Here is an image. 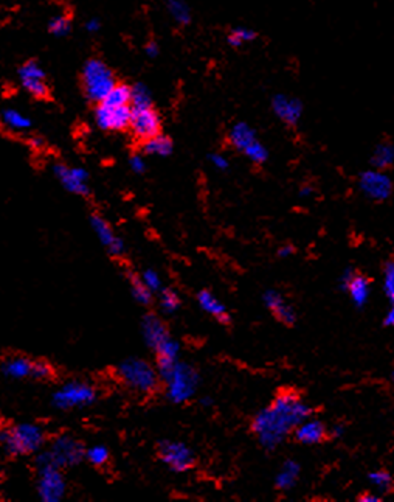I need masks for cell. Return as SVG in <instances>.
I'll list each match as a JSON object with an SVG mask.
<instances>
[{
  "instance_id": "1",
  "label": "cell",
  "mask_w": 394,
  "mask_h": 502,
  "mask_svg": "<svg viewBox=\"0 0 394 502\" xmlns=\"http://www.w3.org/2000/svg\"><path fill=\"white\" fill-rule=\"evenodd\" d=\"M311 412L309 404L295 392H282L256 414L252 429L265 449H275L299 423L309 419Z\"/></svg>"
},
{
  "instance_id": "2",
  "label": "cell",
  "mask_w": 394,
  "mask_h": 502,
  "mask_svg": "<svg viewBox=\"0 0 394 502\" xmlns=\"http://www.w3.org/2000/svg\"><path fill=\"white\" fill-rule=\"evenodd\" d=\"M142 335L144 342L157 356V370H164L179 361L181 344L169 336L165 323L157 316L149 314L142 320Z\"/></svg>"
},
{
  "instance_id": "3",
  "label": "cell",
  "mask_w": 394,
  "mask_h": 502,
  "mask_svg": "<svg viewBox=\"0 0 394 502\" xmlns=\"http://www.w3.org/2000/svg\"><path fill=\"white\" fill-rule=\"evenodd\" d=\"M160 380L165 382V392L171 403L182 404L191 399L199 387V373L193 365L177 361L169 367L159 372Z\"/></svg>"
},
{
  "instance_id": "4",
  "label": "cell",
  "mask_w": 394,
  "mask_h": 502,
  "mask_svg": "<svg viewBox=\"0 0 394 502\" xmlns=\"http://www.w3.org/2000/svg\"><path fill=\"white\" fill-rule=\"evenodd\" d=\"M44 441V431L33 423H21L0 431V445L10 456L36 453V451H41Z\"/></svg>"
},
{
  "instance_id": "5",
  "label": "cell",
  "mask_w": 394,
  "mask_h": 502,
  "mask_svg": "<svg viewBox=\"0 0 394 502\" xmlns=\"http://www.w3.org/2000/svg\"><path fill=\"white\" fill-rule=\"evenodd\" d=\"M81 83L85 97L98 105L115 88L117 80L114 72L102 59L90 58L82 66Z\"/></svg>"
},
{
  "instance_id": "6",
  "label": "cell",
  "mask_w": 394,
  "mask_h": 502,
  "mask_svg": "<svg viewBox=\"0 0 394 502\" xmlns=\"http://www.w3.org/2000/svg\"><path fill=\"white\" fill-rule=\"evenodd\" d=\"M117 377L134 392L148 395L159 386V372L148 361L140 358H129L117 367Z\"/></svg>"
},
{
  "instance_id": "7",
  "label": "cell",
  "mask_w": 394,
  "mask_h": 502,
  "mask_svg": "<svg viewBox=\"0 0 394 502\" xmlns=\"http://www.w3.org/2000/svg\"><path fill=\"white\" fill-rule=\"evenodd\" d=\"M230 145L236 151L241 152L252 164L262 165L269 159V150L265 145L258 139L255 127H252L245 122H238L228 132Z\"/></svg>"
},
{
  "instance_id": "8",
  "label": "cell",
  "mask_w": 394,
  "mask_h": 502,
  "mask_svg": "<svg viewBox=\"0 0 394 502\" xmlns=\"http://www.w3.org/2000/svg\"><path fill=\"white\" fill-rule=\"evenodd\" d=\"M97 399V390L89 382L84 381H68L59 387L51 397V404L56 409L68 411L87 407Z\"/></svg>"
},
{
  "instance_id": "9",
  "label": "cell",
  "mask_w": 394,
  "mask_h": 502,
  "mask_svg": "<svg viewBox=\"0 0 394 502\" xmlns=\"http://www.w3.org/2000/svg\"><path fill=\"white\" fill-rule=\"evenodd\" d=\"M51 461L59 468H70L78 465L85 457V451L81 441L70 436L56 437L48 448Z\"/></svg>"
},
{
  "instance_id": "10",
  "label": "cell",
  "mask_w": 394,
  "mask_h": 502,
  "mask_svg": "<svg viewBox=\"0 0 394 502\" xmlns=\"http://www.w3.org/2000/svg\"><path fill=\"white\" fill-rule=\"evenodd\" d=\"M160 461L164 462L171 471L185 473L194 465V454L191 448L176 440H164L159 445Z\"/></svg>"
},
{
  "instance_id": "11",
  "label": "cell",
  "mask_w": 394,
  "mask_h": 502,
  "mask_svg": "<svg viewBox=\"0 0 394 502\" xmlns=\"http://www.w3.org/2000/svg\"><path fill=\"white\" fill-rule=\"evenodd\" d=\"M65 479L59 466L38 468V495L44 502H59L65 495Z\"/></svg>"
},
{
  "instance_id": "12",
  "label": "cell",
  "mask_w": 394,
  "mask_h": 502,
  "mask_svg": "<svg viewBox=\"0 0 394 502\" xmlns=\"http://www.w3.org/2000/svg\"><path fill=\"white\" fill-rule=\"evenodd\" d=\"M358 189L368 199L382 202L391 197L393 181L383 169H366L358 177Z\"/></svg>"
},
{
  "instance_id": "13",
  "label": "cell",
  "mask_w": 394,
  "mask_h": 502,
  "mask_svg": "<svg viewBox=\"0 0 394 502\" xmlns=\"http://www.w3.org/2000/svg\"><path fill=\"white\" fill-rule=\"evenodd\" d=\"M95 123L102 131H124L131 125V106L98 103L95 108Z\"/></svg>"
},
{
  "instance_id": "14",
  "label": "cell",
  "mask_w": 394,
  "mask_h": 502,
  "mask_svg": "<svg viewBox=\"0 0 394 502\" xmlns=\"http://www.w3.org/2000/svg\"><path fill=\"white\" fill-rule=\"evenodd\" d=\"M17 76H19L21 86L27 90L31 97L34 98H47L50 93V88L47 84V75L44 67H42L38 61L30 59V61H25L19 70H17Z\"/></svg>"
},
{
  "instance_id": "15",
  "label": "cell",
  "mask_w": 394,
  "mask_h": 502,
  "mask_svg": "<svg viewBox=\"0 0 394 502\" xmlns=\"http://www.w3.org/2000/svg\"><path fill=\"white\" fill-rule=\"evenodd\" d=\"M129 130L140 140H148L161 132V120L154 106L131 108Z\"/></svg>"
},
{
  "instance_id": "16",
  "label": "cell",
  "mask_w": 394,
  "mask_h": 502,
  "mask_svg": "<svg viewBox=\"0 0 394 502\" xmlns=\"http://www.w3.org/2000/svg\"><path fill=\"white\" fill-rule=\"evenodd\" d=\"M53 174L67 192L78 194V197H87L89 194V174L84 168L55 164Z\"/></svg>"
},
{
  "instance_id": "17",
  "label": "cell",
  "mask_w": 394,
  "mask_h": 502,
  "mask_svg": "<svg viewBox=\"0 0 394 502\" xmlns=\"http://www.w3.org/2000/svg\"><path fill=\"white\" fill-rule=\"evenodd\" d=\"M272 113L275 114L278 120L287 126H297L302 120L304 106L302 100L286 95V93H277L270 101Z\"/></svg>"
},
{
  "instance_id": "18",
  "label": "cell",
  "mask_w": 394,
  "mask_h": 502,
  "mask_svg": "<svg viewBox=\"0 0 394 502\" xmlns=\"http://www.w3.org/2000/svg\"><path fill=\"white\" fill-rule=\"evenodd\" d=\"M340 286L344 291H348L351 300H353L357 308H363L368 300H370V280L362 274H357L353 269H346L344 274H341Z\"/></svg>"
},
{
  "instance_id": "19",
  "label": "cell",
  "mask_w": 394,
  "mask_h": 502,
  "mask_svg": "<svg viewBox=\"0 0 394 502\" xmlns=\"http://www.w3.org/2000/svg\"><path fill=\"white\" fill-rule=\"evenodd\" d=\"M90 226L93 229V232L98 236L100 243L105 246L106 251L114 255V257H119V255L124 253V243L122 238H119L114 229L109 226L107 221L100 216V215H92L90 216Z\"/></svg>"
},
{
  "instance_id": "20",
  "label": "cell",
  "mask_w": 394,
  "mask_h": 502,
  "mask_svg": "<svg viewBox=\"0 0 394 502\" xmlns=\"http://www.w3.org/2000/svg\"><path fill=\"white\" fill-rule=\"evenodd\" d=\"M264 305L267 306V310L275 316L279 322L286 323V325H292L297 320V313L294 310L292 305H289L286 302L284 297H282L275 289H269L262 296Z\"/></svg>"
},
{
  "instance_id": "21",
  "label": "cell",
  "mask_w": 394,
  "mask_h": 502,
  "mask_svg": "<svg viewBox=\"0 0 394 502\" xmlns=\"http://www.w3.org/2000/svg\"><path fill=\"white\" fill-rule=\"evenodd\" d=\"M294 437L302 445H319L328 437V428L316 419H306L294 431Z\"/></svg>"
},
{
  "instance_id": "22",
  "label": "cell",
  "mask_w": 394,
  "mask_h": 502,
  "mask_svg": "<svg viewBox=\"0 0 394 502\" xmlns=\"http://www.w3.org/2000/svg\"><path fill=\"white\" fill-rule=\"evenodd\" d=\"M197 302H199L201 308L205 313H208L210 316H213L214 319H218L220 323H224V325L230 323L231 318H230V314L227 311V306L224 303H220L218 297L214 296L213 293L207 291V289H203V291H201L199 294H197Z\"/></svg>"
},
{
  "instance_id": "23",
  "label": "cell",
  "mask_w": 394,
  "mask_h": 502,
  "mask_svg": "<svg viewBox=\"0 0 394 502\" xmlns=\"http://www.w3.org/2000/svg\"><path fill=\"white\" fill-rule=\"evenodd\" d=\"M33 370V362L27 358H22V356H16V358L6 360L2 365L4 375L13 380H23L31 377Z\"/></svg>"
},
{
  "instance_id": "24",
  "label": "cell",
  "mask_w": 394,
  "mask_h": 502,
  "mask_svg": "<svg viewBox=\"0 0 394 502\" xmlns=\"http://www.w3.org/2000/svg\"><path fill=\"white\" fill-rule=\"evenodd\" d=\"M165 6L174 23L181 25V27H186V25L191 23L193 13L188 0H165Z\"/></svg>"
},
{
  "instance_id": "25",
  "label": "cell",
  "mask_w": 394,
  "mask_h": 502,
  "mask_svg": "<svg viewBox=\"0 0 394 502\" xmlns=\"http://www.w3.org/2000/svg\"><path fill=\"white\" fill-rule=\"evenodd\" d=\"M174 150L173 140H171L168 135L165 134H157L154 137L143 142V151L144 155L149 156H157V157H166Z\"/></svg>"
},
{
  "instance_id": "26",
  "label": "cell",
  "mask_w": 394,
  "mask_h": 502,
  "mask_svg": "<svg viewBox=\"0 0 394 502\" xmlns=\"http://www.w3.org/2000/svg\"><path fill=\"white\" fill-rule=\"evenodd\" d=\"M299 471H302V468H299L298 462L295 461H286L282 464V466L279 468V471L275 478V483L279 490H290L295 487V483L298 482L299 478Z\"/></svg>"
},
{
  "instance_id": "27",
  "label": "cell",
  "mask_w": 394,
  "mask_h": 502,
  "mask_svg": "<svg viewBox=\"0 0 394 502\" xmlns=\"http://www.w3.org/2000/svg\"><path fill=\"white\" fill-rule=\"evenodd\" d=\"M373 168L378 169H388L394 164V145L391 142H380L376 145L371 156Z\"/></svg>"
},
{
  "instance_id": "28",
  "label": "cell",
  "mask_w": 394,
  "mask_h": 502,
  "mask_svg": "<svg viewBox=\"0 0 394 502\" xmlns=\"http://www.w3.org/2000/svg\"><path fill=\"white\" fill-rule=\"evenodd\" d=\"M256 38H258V33L253 28L245 27V25H236V27L231 28L227 35V42L230 47L233 48H241L245 44H250Z\"/></svg>"
},
{
  "instance_id": "29",
  "label": "cell",
  "mask_w": 394,
  "mask_h": 502,
  "mask_svg": "<svg viewBox=\"0 0 394 502\" xmlns=\"http://www.w3.org/2000/svg\"><path fill=\"white\" fill-rule=\"evenodd\" d=\"M2 123L11 131H28L31 127L30 117L17 109H5L2 113Z\"/></svg>"
},
{
  "instance_id": "30",
  "label": "cell",
  "mask_w": 394,
  "mask_h": 502,
  "mask_svg": "<svg viewBox=\"0 0 394 502\" xmlns=\"http://www.w3.org/2000/svg\"><path fill=\"white\" fill-rule=\"evenodd\" d=\"M132 89L127 84L117 83L115 88L109 92V95L101 101V103L114 105V106H131Z\"/></svg>"
},
{
  "instance_id": "31",
  "label": "cell",
  "mask_w": 394,
  "mask_h": 502,
  "mask_svg": "<svg viewBox=\"0 0 394 502\" xmlns=\"http://www.w3.org/2000/svg\"><path fill=\"white\" fill-rule=\"evenodd\" d=\"M50 35L55 38H64L72 31V21L67 14H56L48 22Z\"/></svg>"
},
{
  "instance_id": "32",
  "label": "cell",
  "mask_w": 394,
  "mask_h": 502,
  "mask_svg": "<svg viewBox=\"0 0 394 502\" xmlns=\"http://www.w3.org/2000/svg\"><path fill=\"white\" fill-rule=\"evenodd\" d=\"M132 97H131V108H149L154 106L152 95L148 86L143 83H137L135 86H131Z\"/></svg>"
},
{
  "instance_id": "33",
  "label": "cell",
  "mask_w": 394,
  "mask_h": 502,
  "mask_svg": "<svg viewBox=\"0 0 394 502\" xmlns=\"http://www.w3.org/2000/svg\"><path fill=\"white\" fill-rule=\"evenodd\" d=\"M131 293L135 302H139L140 305H149L152 302V291L143 283V280L140 277H131Z\"/></svg>"
},
{
  "instance_id": "34",
  "label": "cell",
  "mask_w": 394,
  "mask_h": 502,
  "mask_svg": "<svg viewBox=\"0 0 394 502\" xmlns=\"http://www.w3.org/2000/svg\"><path fill=\"white\" fill-rule=\"evenodd\" d=\"M160 306L165 313L173 314L181 308V297L174 289H164L160 296Z\"/></svg>"
},
{
  "instance_id": "35",
  "label": "cell",
  "mask_w": 394,
  "mask_h": 502,
  "mask_svg": "<svg viewBox=\"0 0 394 502\" xmlns=\"http://www.w3.org/2000/svg\"><path fill=\"white\" fill-rule=\"evenodd\" d=\"M109 449L105 445H93L85 453V459L93 466H102L109 462Z\"/></svg>"
},
{
  "instance_id": "36",
  "label": "cell",
  "mask_w": 394,
  "mask_h": 502,
  "mask_svg": "<svg viewBox=\"0 0 394 502\" xmlns=\"http://www.w3.org/2000/svg\"><path fill=\"white\" fill-rule=\"evenodd\" d=\"M368 479H370V482L374 485L376 490L383 493L390 491L393 487V478L388 471H383V470L373 471L370 473V476H368Z\"/></svg>"
},
{
  "instance_id": "37",
  "label": "cell",
  "mask_w": 394,
  "mask_h": 502,
  "mask_svg": "<svg viewBox=\"0 0 394 502\" xmlns=\"http://www.w3.org/2000/svg\"><path fill=\"white\" fill-rule=\"evenodd\" d=\"M383 291L390 302L394 303V261L385 263L383 266Z\"/></svg>"
},
{
  "instance_id": "38",
  "label": "cell",
  "mask_w": 394,
  "mask_h": 502,
  "mask_svg": "<svg viewBox=\"0 0 394 502\" xmlns=\"http://www.w3.org/2000/svg\"><path fill=\"white\" fill-rule=\"evenodd\" d=\"M140 278L143 280V283L147 285L152 293H157L161 289V278L154 269H147L140 276Z\"/></svg>"
},
{
  "instance_id": "39",
  "label": "cell",
  "mask_w": 394,
  "mask_h": 502,
  "mask_svg": "<svg viewBox=\"0 0 394 502\" xmlns=\"http://www.w3.org/2000/svg\"><path fill=\"white\" fill-rule=\"evenodd\" d=\"M53 375V369H51V365L47 362H33V370H31V377L36 380H47Z\"/></svg>"
},
{
  "instance_id": "40",
  "label": "cell",
  "mask_w": 394,
  "mask_h": 502,
  "mask_svg": "<svg viewBox=\"0 0 394 502\" xmlns=\"http://www.w3.org/2000/svg\"><path fill=\"white\" fill-rule=\"evenodd\" d=\"M210 162L214 168L219 169V172H225V169H228L230 167L227 156L220 155V152H213V155H210Z\"/></svg>"
},
{
  "instance_id": "41",
  "label": "cell",
  "mask_w": 394,
  "mask_h": 502,
  "mask_svg": "<svg viewBox=\"0 0 394 502\" xmlns=\"http://www.w3.org/2000/svg\"><path fill=\"white\" fill-rule=\"evenodd\" d=\"M129 167H131L132 172L137 174H142V173L147 172V162H144V159L140 155H134L129 159Z\"/></svg>"
},
{
  "instance_id": "42",
  "label": "cell",
  "mask_w": 394,
  "mask_h": 502,
  "mask_svg": "<svg viewBox=\"0 0 394 502\" xmlns=\"http://www.w3.org/2000/svg\"><path fill=\"white\" fill-rule=\"evenodd\" d=\"M144 55L148 58H157L160 55V47L156 41H149L144 46Z\"/></svg>"
},
{
  "instance_id": "43",
  "label": "cell",
  "mask_w": 394,
  "mask_h": 502,
  "mask_svg": "<svg viewBox=\"0 0 394 502\" xmlns=\"http://www.w3.org/2000/svg\"><path fill=\"white\" fill-rule=\"evenodd\" d=\"M84 28L89 33H98L101 30V22L98 18H90L87 22L84 23Z\"/></svg>"
},
{
  "instance_id": "44",
  "label": "cell",
  "mask_w": 394,
  "mask_h": 502,
  "mask_svg": "<svg viewBox=\"0 0 394 502\" xmlns=\"http://www.w3.org/2000/svg\"><path fill=\"white\" fill-rule=\"evenodd\" d=\"M294 253H295V248H294V246H290V244L281 246V248L278 249V257H281V258H287V257H290V255H294Z\"/></svg>"
},
{
  "instance_id": "45",
  "label": "cell",
  "mask_w": 394,
  "mask_h": 502,
  "mask_svg": "<svg viewBox=\"0 0 394 502\" xmlns=\"http://www.w3.org/2000/svg\"><path fill=\"white\" fill-rule=\"evenodd\" d=\"M383 323H385V327H394V303H391L387 316H385V319H383Z\"/></svg>"
},
{
  "instance_id": "46",
  "label": "cell",
  "mask_w": 394,
  "mask_h": 502,
  "mask_svg": "<svg viewBox=\"0 0 394 502\" xmlns=\"http://www.w3.org/2000/svg\"><path fill=\"white\" fill-rule=\"evenodd\" d=\"M358 501L361 502H379L380 498L378 495H374V493H365V495L358 496Z\"/></svg>"
},
{
  "instance_id": "47",
  "label": "cell",
  "mask_w": 394,
  "mask_h": 502,
  "mask_svg": "<svg viewBox=\"0 0 394 502\" xmlns=\"http://www.w3.org/2000/svg\"><path fill=\"white\" fill-rule=\"evenodd\" d=\"M312 193H314V189L311 185H303L302 189H299V197L302 198H309L312 197Z\"/></svg>"
},
{
  "instance_id": "48",
  "label": "cell",
  "mask_w": 394,
  "mask_h": 502,
  "mask_svg": "<svg viewBox=\"0 0 394 502\" xmlns=\"http://www.w3.org/2000/svg\"><path fill=\"white\" fill-rule=\"evenodd\" d=\"M331 434H332V437H341L345 434V427L344 424H337V427H334Z\"/></svg>"
},
{
  "instance_id": "49",
  "label": "cell",
  "mask_w": 394,
  "mask_h": 502,
  "mask_svg": "<svg viewBox=\"0 0 394 502\" xmlns=\"http://www.w3.org/2000/svg\"><path fill=\"white\" fill-rule=\"evenodd\" d=\"M201 404H202V406H211V404H213L211 398H208V397H203V398L201 399Z\"/></svg>"
},
{
  "instance_id": "50",
  "label": "cell",
  "mask_w": 394,
  "mask_h": 502,
  "mask_svg": "<svg viewBox=\"0 0 394 502\" xmlns=\"http://www.w3.org/2000/svg\"><path fill=\"white\" fill-rule=\"evenodd\" d=\"M391 380H393V385H394V372H393V375H391Z\"/></svg>"
}]
</instances>
